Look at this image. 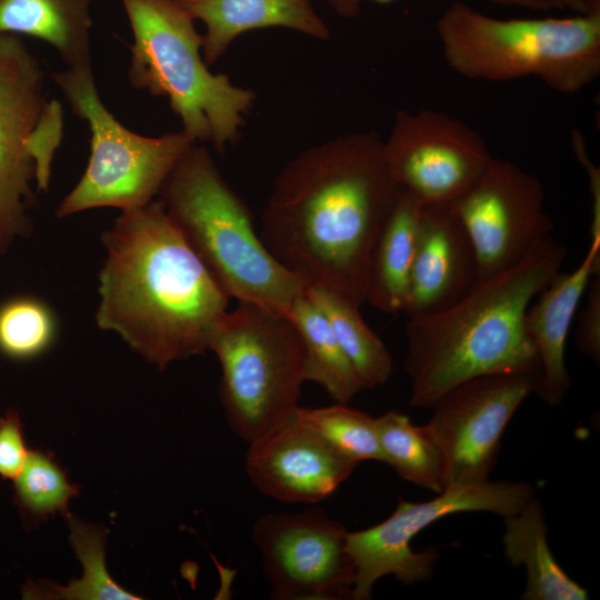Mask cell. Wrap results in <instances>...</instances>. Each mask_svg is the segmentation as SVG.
Returning a JSON list of instances; mask_svg holds the SVG:
<instances>
[{
    "label": "cell",
    "instance_id": "cell-1",
    "mask_svg": "<svg viewBox=\"0 0 600 600\" xmlns=\"http://www.w3.org/2000/svg\"><path fill=\"white\" fill-rule=\"evenodd\" d=\"M400 191L377 132L339 136L281 169L262 211L260 237L308 286L362 306L368 258Z\"/></svg>",
    "mask_w": 600,
    "mask_h": 600
},
{
    "label": "cell",
    "instance_id": "cell-2",
    "mask_svg": "<svg viewBox=\"0 0 600 600\" xmlns=\"http://www.w3.org/2000/svg\"><path fill=\"white\" fill-rule=\"evenodd\" d=\"M96 321L160 370L202 354L229 297L161 200L123 210L103 233Z\"/></svg>",
    "mask_w": 600,
    "mask_h": 600
},
{
    "label": "cell",
    "instance_id": "cell-3",
    "mask_svg": "<svg viewBox=\"0 0 600 600\" xmlns=\"http://www.w3.org/2000/svg\"><path fill=\"white\" fill-rule=\"evenodd\" d=\"M566 256V247L549 237L511 269L476 282L449 308L409 319L403 367L410 406L431 408L450 388L478 376L540 373L524 317Z\"/></svg>",
    "mask_w": 600,
    "mask_h": 600
},
{
    "label": "cell",
    "instance_id": "cell-4",
    "mask_svg": "<svg viewBox=\"0 0 600 600\" xmlns=\"http://www.w3.org/2000/svg\"><path fill=\"white\" fill-rule=\"evenodd\" d=\"M159 194L172 221L229 298L289 314L308 284L266 247L249 207L224 180L206 148L194 143Z\"/></svg>",
    "mask_w": 600,
    "mask_h": 600
},
{
    "label": "cell",
    "instance_id": "cell-5",
    "mask_svg": "<svg viewBox=\"0 0 600 600\" xmlns=\"http://www.w3.org/2000/svg\"><path fill=\"white\" fill-rule=\"evenodd\" d=\"M436 27L448 67L467 79L537 77L557 92L573 94L600 74V10L500 19L453 2Z\"/></svg>",
    "mask_w": 600,
    "mask_h": 600
},
{
    "label": "cell",
    "instance_id": "cell-6",
    "mask_svg": "<svg viewBox=\"0 0 600 600\" xmlns=\"http://www.w3.org/2000/svg\"><path fill=\"white\" fill-rule=\"evenodd\" d=\"M133 34L128 79L153 96L168 97L182 131L218 152L241 138L256 93L212 73L202 36L178 0H121Z\"/></svg>",
    "mask_w": 600,
    "mask_h": 600
},
{
    "label": "cell",
    "instance_id": "cell-7",
    "mask_svg": "<svg viewBox=\"0 0 600 600\" xmlns=\"http://www.w3.org/2000/svg\"><path fill=\"white\" fill-rule=\"evenodd\" d=\"M209 350L221 367L219 393L228 426L247 443L299 406L304 348L289 314L239 301L217 321Z\"/></svg>",
    "mask_w": 600,
    "mask_h": 600
},
{
    "label": "cell",
    "instance_id": "cell-8",
    "mask_svg": "<svg viewBox=\"0 0 600 600\" xmlns=\"http://www.w3.org/2000/svg\"><path fill=\"white\" fill-rule=\"evenodd\" d=\"M52 77L91 132L88 167L57 208V217L101 207L123 211L151 202L196 142L182 130L144 137L123 127L102 103L91 64Z\"/></svg>",
    "mask_w": 600,
    "mask_h": 600
},
{
    "label": "cell",
    "instance_id": "cell-9",
    "mask_svg": "<svg viewBox=\"0 0 600 600\" xmlns=\"http://www.w3.org/2000/svg\"><path fill=\"white\" fill-rule=\"evenodd\" d=\"M62 136V108L49 101L44 73L16 36L0 34V256L32 232V181L46 192Z\"/></svg>",
    "mask_w": 600,
    "mask_h": 600
},
{
    "label": "cell",
    "instance_id": "cell-10",
    "mask_svg": "<svg viewBox=\"0 0 600 600\" xmlns=\"http://www.w3.org/2000/svg\"><path fill=\"white\" fill-rule=\"evenodd\" d=\"M534 492V487L524 481L489 479L447 488L423 502L399 498L387 519L370 528L348 532V550L356 567L352 599H370L374 583L388 574L407 586L429 580L439 553L414 551L410 543L437 520L467 511H486L503 518L517 512Z\"/></svg>",
    "mask_w": 600,
    "mask_h": 600
},
{
    "label": "cell",
    "instance_id": "cell-11",
    "mask_svg": "<svg viewBox=\"0 0 600 600\" xmlns=\"http://www.w3.org/2000/svg\"><path fill=\"white\" fill-rule=\"evenodd\" d=\"M348 530L318 507L261 516L253 524L273 600L352 599L356 567Z\"/></svg>",
    "mask_w": 600,
    "mask_h": 600
},
{
    "label": "cell",
    "instance_id": "cell-12",
    "mask_svg": "<svg viewBox=\"0 0 600 600\" xmlns=\"http://www.w3.org/2000/svg\"><path fill=\"white\" fill-rule=\"evenodd\" d=\"M383 157L397 186L422 206H450L493 160L481 134L437 110H399Z\"/></svg>",
    "mask_w": 600,
    "mask_h": 600
},
{
    "label": "cell",
    "instance_id": "cell-13",
    "mask_svg": "<svg viewBox=\"0 0 600 600\" xmlns=\"http://www.w3.org/2000/svg\"><path fill=\"white\" fill-rule=\"evenodd\" d=\"M539 379L537 371L478 376L434 402L426 426L442 453L446 489L489 480L502 434Z\"/></svg>",
    "mask_w": 600,
    "mask_h": 600
},
{
    "label": "cell",
    "instance_id": "cell-14",
    "mask_svg": "<svg viewBox=\"0 0 600 600\" xmlns=\"http://www.w3.org/2000/svg\"><path fill=\"white\" fill-rule=\"evenodd\" d=\"M477 259V282L522 261L551 237L540 180L512 161L493 158L479 181L450 204Z\"/></svg>",
    "mask_w": 600,
    "mask_h": 600
},
{
    "label": "cell",
    "instance_id": "cell-15",
    "mask_svg": "<svg viewBox=\"0 0 600 600\" xmlns=\"http://www.w3.org/2000/svg\"><path fill=\"white\" fill-rule=\"evenodd\" d=\"M248 444L246 471L250 481L281 502L314 504L332 494L357 467L296 410Z\"/></svg>",
    "mask_w": 600,
    "mask_h": 600
},
{
    "label": "cell",
    "instance_id": "cell-16",
    "mask_svg": "<svg viewBox=\"0 0 600 600\" xmlns=\"http://www.w3.org/2000/svg\"><path fill=\"white\" fill-rule=\"evenodd\" d=\"M477 282L468 232L450 206H423L403 312L408 319L440 312Z\"/></svg>",
    "mask_w": 600,
    "mask_h": 600
},
{
    "label": "cell",
    "instance_id": "cell-17",
    "mask_svg": "<svg viewBox=\"0 0 600 600\" xmlns=\"http://www.w3.org/2000/svg\"><path fill=\"white\" fill-rule=\"evenodd\" d=\"M599 273L600 242H594L573 271H558L527 309L524 324L540 370L536 393L550 406H558L569 391L571 380L564 360L569 330L591 277Z\"/></svg>",
    "mask_w": 600,
    "mask_h": 600
},
{
    "label": "cell",
    "instance_id": "cell-18",
    "mask_svg": "<svg viewBox=\"0 0 600 600\" xmlns=\"http://www.w3.org/2000/svg\"><path fill=\"white\" fill-rule=\"evenodd\" d=\"M196 20L206 26L202 56L208 66L217 62L242 33L280 27L318 40H328L330 30L317 14L311 0H178Z\"/></svg>",
    "mask_w": 600,
    "mask_h": 600
},
{
    "label": "cell",
    "instance_id": "cell-19",
    "mask_svg": "<svg viewBox=\"0 0 600 600\" xmlns=\"http://www.w3.org/2000/svg\"><path fill=\"white\" fill-rule=\"evenodd\" d=\"M422 208L401 189L372 244L364 299L384 313L403 312Z\"/></svg>",
    "mask_w": 600,
    "mask_h": 600
},
{
    "label": "cell",
    "instance_id": "cell-20",
    "mask_svg": "<svg viewBox=\"0 0 600 600\" xmlns=\"http://www.w3.org/2000/svg\"><path fill=\"white\" fill-rule=\"evenodd\" d=\"M503 553L514 567H524L523 600H586L588 591L554 559L547 540L543 508L533 496L517 512L503 517Z\"/></svg>",
    "mask_w": 600,
    "mask_h": 600
},
{
    "label": "cell",
    "instance_id": "cell-21",
    "mask_svg": "<svg viewBox=\"0 0 600 600\" xmlns=\"http://www.w3.org/2000/svg\"><path fill=\"white\" fill-rule=\"evenodd\" d=\"M92 0H0V34H27L46 41L69 68L91 64Z\"/></svg>",
    "mask_w": 600,
    "mask_h": 600
},
{
    "label": "cell",
    "instance_id": "cell-22",
    "mask_svg": "<svg viewBox=\"0 0 600 600\" xmlns=\"http://www.w3.org/2000/svg\"><path fill=\"white\" fill-rule=\"evenodd\" d=\"M304 348V379L324 389L339 403H348L364 390L319 308L304 293L289 312Z\"/></svg>",
    "mask_w": 600,
    "mask_h": 600
},
{
    "label": "cell",
    "instance_id": "cell-23",
    "mask_svg": "<svg viewBox=\"0 0 600 600\" xmlns=\"http://www.w3.org/2000/svg\"><path fill=\"white\" fill-rule=\"evenodd\" d=\"M306 294L328 320L363 388L386 383L392 374L393 360L383 341L363 320L361 306L318 286H307Z\"/></svg>",
    "mask_w": 600,
    "mask_h": 600
},
{
    "label": "cell",
    "instance_id": "cell-24",
    "mask_svg": "<svg viewBox=\"0 0 600 600\" xmlns=\"http://www.w3.org/2000/svg\"><path fill=\"white\" fill-rule=\"evenodd\" d=\"M69 540L82 564V577L68 586L49 580L30 581L23 586L26 599L68 600H139L140 597L124 590L109 574L104 561L107 531L103 527L83 522L69 516Z\"/></svg>",
    "mask_w": 600,
    "mask_h": 600
},
{
    "label": "cell",
    "instance_id": "cell-25",
    "mask_svg": "<svg viewBox=\"0 0 600 600\" xmlns=\"http://www.w3.org/2000/svg\"><path fill=\"white\" fill-rule=\"evenodd\" d=\"M383 462L402 479L440 493L446 490L442 453L427 426H416L410 418L388 411L376 418Z\"/></svg>",
    "mask_w": 600,
    "mask_h": 600
},
{
    "label": "cell",
    "instance_id": "cell-26",
    "mask_svg": "<svg viewBox=\"0 0 600 600\" xmlns=\"http://www.w3.org/2000/svg\"><path fill=\"white\" fill-rule=\"evenodd\" d=\"M296 412L338 453L353 463L368 460L383 462L376 418L370 414L339 402L320 408L298 406Z\"/></svg>",
    "mask_w": 600,
    "mask_h": 600
},
{
    "label": "cell",
    "instance_id": "cell-27",
    "mask_svg": "<svg viewBox=\"0 0 600 600\" xmlns=\"http://www.w3.org/2000/svg\"><path fill=\"white\" fill-rule=\"evenodd\" d=\"M12 481L17 502L23 513L39 521L58 513L67 518L70 516L69 502L78 494V487L69 481L51 454L30 450Z\"/></svg>",
    "mask_w": 600,
    "mask_h": 600
},
{
    "label": "cell",
    "instance_id": "cell-28",
    "mask_svg": "<svg viewBox=\"0 0 600 600\" xmlns=\"http://www.w3.org/2000/svg\"><path fill=\"white\" fill-rule=\"evenodd\" d=\"M57 321L49 306L33 297L0 304V352L12 359H31L53 342Z\"/></svg>",
    "mask_w": 600,
    "mask_h": 600
},
{
    "label": "cell",
    "instance_id": "cell-29",
    "mask_svg": "<svg viewBox=\"0 0 600 600\" xmlns=\"http://www.w3.org/2000/svg\"><path fill=\"white\" fill-rule=\"evenodd\" d=\"M29 451L19 413L16 410L7 411L0 418V476L13 480L22 469Z\"/></svg>",
    "mask_w": 600,
    "mask_h": 600
},
{
    "label": "cell",
    "instance_id": "cell-30",
    "mask_svg": "<svg viewBox=\"0 0 600 600\" xmlns=\"http://www.w3.org/2000/svg\"><path fill=\"white\" fill-rule=\"evenodd\" d=\"M587 303L577 321L576 344L579 351L600 362V278L590 279L587 287Z\"/></svg>",
    "mask_w": 600,
    "mask_h": 600
},
{
    "label": "cell",
    "instance_id": "cell-31",
    "mask_svg": "<svg viewBox=\"0 0 600 600\" xmlns=\"http://www.w3.org/2000/svg\"><path fill=\"white\" fill-rule=\"evenodd\" d=\"M571 143L574 154L578 161L584 168L589 181L592 211L590 224V243L600 242V170L589 158L586 142L580 130L574 129L572 131Z\"/></svg>",
    "mask_w": 600,
    "mask_h": 600
},
{
    "label": "cell",
    "instance_id": "cell-32",
    "mask_svg": "<svg viewBox=\"0 0 600 600\" xmlns=\"http://www.w3.org/2000/svg\"><path fill=\"white\" fill-rule=\"evenodd\" d=\"M376 3L386 4L394 0H369ZM497 4L518 7L536 11H549L554 8H562L556 0H490Z\"/></svg>",
    "mask_w": 600,
    "mask_h": 600
},
{
    "label": "cell",
    "instance_id": "cell-33",
    "mask_svg": "<svg viewBox=\"0 0 600 600\" xmlns=\"http://www.w3.org/2000/svg\"><path fill=\"white\" fill-rule=\"evenodd\" d=\"M562 8H567L574 13H588L600 10V0H556Z\"/></svg>",
    "mask_w": 600,
    "mask_h": 600
},
{
    "label": "cell",
    "instance_id": "cell-34",
    "mask_svg": "<svg viewBox=\"0 0 600 600\" xmlns=\"http://www.w3.org/2000/svg\"><path fill=\"white\" fill-rule=\"evenodd\" d=\"M333 10L346 18H353L360 12L362 0H328Z\"/></svg>",
    "mask_w": 600,
    "mask_h": 600
}]
</instances>
